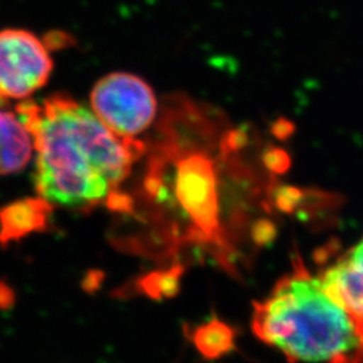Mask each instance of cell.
<instances>
[{"mask_svg": "<svg viewBox=\"0 0 363 363\" xmlns=\"http://www.w3.org/2000/svg\"><path fill=\"white\" fill-rule=\"evenodd\" d=\"M91 104L99 117L115 135L136 140L157 112L152 88L130 73H112L101 78L91 93Z\"/></svg>", "mask_w": 363, "mask_h": 363, "instance_id": "obj_4", "label": "cell"}, {"mask_svg": "<svg viewBox=\"0 0 363 363\" xmlns=\"http://www.w3.org/2000/svg\"><path fill=\"white\" fill-rule=\"evenodd\" d=\"M250 327L289 362L363 363L357 325L301 259L253 304Z\"/></svg>", "mask_w": 363, "mask_h": 363, "instance_id": "obj_2", "label": "cell"}, {"mask_svg": "<svg viewBox=\"0 0 363 363\" xmlns=\"http://www.w3.org/2000/svg\"><path fill=\"white\" fill-rule=\"evenodd\" d=\"M37 152L34 182L40 198L66 208L118 199L144 145L123 139L88 108L65 94L16 106Z\"/></svg>", "mask_w": 363, "mask_h": 363, "instance_id": "obj_1", "label": "cell"}, {"mask_svg": "<svg viewBox=\"0 0 363 363\" xmlns=\"http://www.w3.org/2000/svg\"><path fill=\"white\" fill-rule=\"evenodd\" d=\"M174 163L169 179L172 199L183 218L190 223L191 238L217 247L225 256V241L220 233V194L213 159L202 152L169 154Z\"/></svg>", "mask_w": 363, "mask_h": 363, "instance_id": "obj_3", "label": "cell"}, {"mask_svg": "<svg viewBox=\"0 0 363 363\" xmlns=\"http://www.w3.org/2000/svg\"><path fill=\"white\" fill-rule=\"evenodd\" d=\"M52 206L43 198H25L0 208V244L9 245L49 228Z\"/></svg>", "mask_w": 363, "mask_h": 363, "instance_id": "obj_7", "label": "cell"}, {"mask_svg": "<svg viewBox=\"0 0 363 363\" xmlns=\"http://www.w3.org/2000/svg\"><path fill=\"white\" fill-rule=\"evenodd\" d=\"M181 268H175L174 271L164 273H156L152 276H147L140 286H143L144 292L150 296L159 298L162 296H169L178 289Z\"/></svg>", "mask_w": 363, "mask_h": 363, "instance_id": "obj_10", "label": "cell"}, {"mask_svg": "<svg viewBox=\"0 0 363 363\" xmlns=\"http://www.w3.org/2000/svg\"><path fill=\"white\" fill-rule=\"evenodd\" d=\"M52 72L48 45L26 30L0 31V100H23L43 88Z\"/></svg>", "mask_w": 363, "mask_h": 363, "instance_id": "obj_5", "label": "cell"}, {"mask_svg": "<svg viewBox=\"0 0 363 363\" xmlns=\"http://www.w3.org/2000/svg\"><path fill=\"white\" fill-rule=\"evenodd\" d=\"M33 151V138L21 118L0 111V175L22 171Z\"/></svg>", "mask_w": 363, "mask_h": 363, "instance_id": "obj_8", "label": "cell"}, {"mask_svg": "<svg viewBox=\"0 0 363 363\" xmlns=\"http://www.w3.org/2000/svg\"><path fill=\"white\" fill-rule=\"evenodd\" d=\"M187 335L195 350L205 359H220L235 349V328L218 318H211L201 325L190 327Z\"/></svg>", "mask_w": 363, "mask_h": 363, "instance_id": "obj_9", "label": "cell"}, {"mask_svg": "<svg viewBox=\"0 0 363 363\" xmlns=\"http://www.w3.org/2000/svg\"><path fill=\"white\" fill-rule=\"evenodd\" d=\"M325 291L350 315L363 337V238L319 273Z\"/></svg>", "mask_w": 363, "mask_h": 363, "instance_id": "obj_6", "label": "cell"}]
</instances>
